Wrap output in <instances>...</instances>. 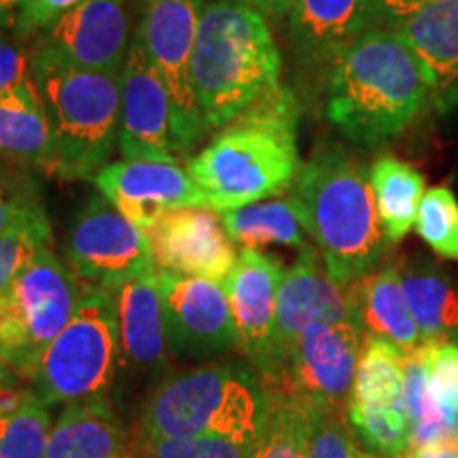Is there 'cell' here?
Masks as SVG:
<instances>
[{
    "mask_svg": "<svg viewBox=\"0 0 458 458\" xmlns=\"http://www.w3.org/2000/svg\"><path fill=\"white\" fill-rule=\"evenodd\" d=\"M312 408L284 394L267 393V414L253 458H308Z\"/></svg>",
    "mask_w": 458,
    "mask_h": 458,
    "instance_id": "cell-30",
    "label": "cell"
},
{
    "mask_svg": "<svg viewBox=\"0 0 458 458\" xmlns=\"http://www.w3.org/2000/svg\"><path fill=\"white\" fill-rule=\"evenodd\" d=\"M284 270L278 259L259 250H242L223 283L238 351L261 377L274 374L276 301Z\"/></svg>",
    "mask_w": 458,
    "mask_h": 458,
    "instance_id": "cell-16",
    "label": "cell"
},
{
    "mask_svg": "<svg viewBox=\"0 0 458 458\" xmlns=\"http://www.w3.org/2000/svg\"><path fill=\"white\" fill-rule=\"evenodd\" d=\"M81 3L83 0H26L17 15L13 30L20 37L41 34Z\"/></svg>",
    "mask_w": 458,
    "mask_h": 458,
    "instance_id": "cell-38",
    "label": "cell"
},
{
    "mask_svg": "<svg viewBox=\"0 0 458 458\" xmlns=\"http://www.w3.org/2000/svg\"><path fill=\"white\" fill-rule=\"evenodd\" d=\"M233 3L244 4V7L253 9L255 13L266 17V20H283L289 15L293 0H233Z\"/></svg>",
    "mask_w": 458,
    "mask_h": 458,
    "instance_id": "cell-41",
    "label": "cell"
},
{
    "mask_svg": "<svg viewBox=\"0 0 458 458\" xmlns=\"http://www.w3.org/2000/svg\"><path fill=\"white\" fill-rule=\"evenodd\" d=\"M300 106L284 85L219 130L187 172L215 213L280 196L300 174Z\"/></svg>",
    "mask_w": 458,
    "mask_h": 458,
    "instance_id": "cell-1",
    "label": "cell"
},
{
    "mask_svg": "<svg viewBox=\"0 0 458 458\" xmlns=\"http://www.w3.org/2000/svg\"><path fill=\"white\" fill-rule=\"evenodd\" d=\"M66 263L83 283L108 291L156 272L145 232L105 196H94L74 215L66 236Z\"/></svg>",
    "mask_w": 458,
    "mask_h": 458,
    "instance_id": "cell-11",
    "label": "cell"
},
{
    "mask_svg": "<svg viewBox=\"0 0 458 458\" xmlns=\"http://www.w3.org/2000/svg\"><path fill=\"white\" fill-rule=\"evenodd\" d=\"M393 30L414 51L437 105H456L458 0H431Z\"/></svg>",
    "mask_w": 458,
    "mask_h": 458,
    "instance_id": "cell-21",
    "label": "cell"
},
{
    "mask_svg": "<svg viewBox=\"0 0 458 458\" xmlns=\"http://www.w3.org/2000/svg\"><path fill=\"white\" fill-rule=\"evenodd\" d=\"M431 88L410 45L374 28L337 57L327 74L325 113L352 145L376 148L420 114Z\"/></svg>",
    "mask_w": 458,
    "mask_h": 458,
    "instance_id": "cell-2",
    "label": "cell"
},
{
    "mask_svg": "<svg viewBox=\"0 0 458 458\" xmlns=\"http://www.w3.org/2000/svg\"><path fill=\"white\" fill-rule=\"evenodd\" d=\"M41 246H51L47 240L34 236V233H9L0 236V306L7 300L15 278L24 270V266L32 259Z\"/></svg>",
    "mask_w": 458,
    "mask_h": 458,
    "instance_id": "cell-37",
    "label": "cell"
},
{
    "mask_svg": "<svg viewBox=\"0 0 458 458\" xmlns=\"http://www.w3.org/2000/svg\"><path fill=\"white\" fill-rule=\"evenodd\" d=\"M286 20L297 60L327 71L357 38L377 28L371 0H293Z\"/></svg>",
    "mask_w": 458,
    "mask_h": 458,
    "instance_id": "cell-20",
    "label": "cell"
},
{
    "mask_svg": "<svg viewBox=\"0 0 458 458\" xmlns=\"http://www.w3.org/2000/svg\"><path fill=\"white\" fill-rule=\"evenodd\" d=\"M363 348L354 323L312 325L291 348L283 368L261 380L266 393L284 394L312 410H346Z\"/></svg>",
    "mask_w": 458,
    "mask_h": 458,
    "instance_id": "cell-10",
    "label": "cell"
},
{
    "mask_svg": "<svg viewBox=\"0 0 458 458\" xmlns=\"http://www.w3.org/2000/svg\"><path fill=\"white\" fill-rule=\"evenodd\" d=\"M223 227L233 244L244 246V250H257L261 246L283 244L303 249L306 229L301 225L300 210L293 198L270 199L240 206V208L221 213Z\"/></svg>",
    "mask_w": 458,
    "mask_h": 458,
    "instance_id": "cell-26",
    "label": "cell"
},
{
    "mask_svg": "<svg viewBox=\"0 0 458 458\" xmlns=\"http://www.w3.org/2000/svg\"><path fill=\"white\" fill-rule=\"evenodd\" d=\"M428 3L431 0H371V7H374L377 26H388L393 30Z\"/></svg>",
    "mask_w": 458,
    "mask_h": 458,
    "instance_id": "cell-40",
    "label": "cell"
},
{
    "mask_svg": "<svg viewBox=\"0 0 458 458\" xmlns=\"http://www.w3.org/2000/svg\"><path fill=\"white\" fill-rule=\"evenodd\" d=\"M119 320V371L114 397L134 403L151 394L168 377L170 348L156 272L113 291Z\"/></svg>",
    "mask_w": 458,
    "mask_h": 458,
    "instance_id": "cell-12",
    "label": "cell"
},
{
    "mask_svg": "<svg viewBox=\"0 0 458 458\" xmlns=\"http://www.w3.org/2000/svg\"><path fill=\"white\" fill-rule=\"evenodd\" d=\"M170 357L181 363H213L238 351L232 310L221 283L157 272Z\"/></svg>",
    "mask_w": 458,
    "mask_h": 458,
    "instance_id": "cell-13",
    "label": "cell"
},
{
    "mask_svg": "<svg viewBox=\"0 0 458 458\" xmlns=\"http://www.w3.org/2000/svg\"><path fill=\"white\" fill-rule=\"evenodd\" d=\"M94 185L142 232L165 210L206 206L202 191L176 162L122 159L102 168Z\"/></svg>",
    "mask_w": 458,
    "mask_h": 458,
    "instance_id": "cell-19",
    "label": "cell"
},
{
    "mask_svg": "<svg viewBox=\"0 0 458 458\" xmlns=\"http://www.w3.org/2000/svg\"><path fill=\"white\" fill-rule=\"evenodd\" d=\"M0 157L55 174L54 128L32 79L0 98Z\"/></svg>",
    "mask_w": 458,
    "mask_h": 458,
    "instance_id": "cell-23",
    "label": "cell"
},
{
    "mask_svg": "<svg viewBox=\"0 0 458 458\" xmlns=\"http://www.w3.org/2000/svg\"><path fill=\"white\" fill-rule=\"evenodd\" d=\"M128 0H83L38 34V49L89 71L122 72L130 51Z\"/></svg>",
    "mask_w": 458,
    "mask_h": 458,
    "instance_id": "cell-18",
    "label": "cell"
},
{
    "mask_svg": "<svg viewBox=\"0 0 458 458\" xmlns=\"http://www.w3.org/2000/svg\"><path fill=\"white\" fill-rule=\"evenodd\" d=\"M399 458H458V439H445V442L410 448Z\"/></svg>",
    "mask_w": 458,
    "mask_h": 458,
    "instance_id": "cell-42",
    "label": "cell"
},
{
    "mask_svg": "<svg viewBox=\"0 0 458 458\" xmlns=\"http://www.w3.org/2000/svg\"><path fill=\"white\" fill-rule=\"evenodd\" d=\"M359 458H382V456H376V454H371V452H363V450H360Z\"/></svg>",
    "mask_w": 458,
    "mask_h": 458,
    "instance_id": "cell-45",
    "label": "cell"
},
{
    "mask_svg": "<svg viewBox=\"0 0 458 458\" xmlns=\"http://www.w3.org/2000/svg\"><path fill=\"white\" fill-rule=\"evenodd\" d=\"M403 293L422 344H444L458 331V295L450 280L431 263L410 266L401 274Z\"/></svg>",
    "mask_w": 458,
    "mask_h": 458,
    "instance_id": "cell-27",
    "label": "cell"
},
{
    "mask_svg": "<svg viewBox=\"0 0 458 458\" xmlns=\"http://www.w3.org/2000/svg\"><path fill=\"white\" fill-rule=\"evenodd\" d=\"M261 433L249 437L206 435V437L172 439V442H131V452L134 458H253Z\"/></svg>",
    "mask_w": 458,
    "mask_h": 458,
    "instance_id": "cell-33",
    "label": "cell"
},
{
    "mask_svg": "<svg viewBox=\"0 0 458 458\" xmlns=\"http://www.w3.org/2000/svg\"><path fill=\"white\" fill-rule=\"evenodd\" d=\"M45 458H134L111 401L66 408L51 427Z\"/></svg>",
    "mask_w": 458,
    "mask_h": 458,
    "instance_id": "cell-24",
    "label": "cell"
},
{
    "mask_svg": "<svg viewBox=\"0 0 458 458\" xmlns=\"http://www.w3.org/2000/svg\"><path fill=\"white\" fill-rule=\"evenodd\" d=\"M291 198L337 284H352L385 259L391 240L377 216L369 172L351 153L317 148L300 168Z\"/></svg>",
    "mask_w": 458,
    "mask_h": 458,
    "instance_id": "cell-3",
    "label": "cell"
},
{
    "mask_svg": "<svg viewBox=\"0 0 458 458\" xmlns=\"http://www.w3.org/2000/svg\"><path fill=\"white\" fill-rule=\"evenodd\" d=\"M267 393L240 360H213L172 371L136 414L131 442H172L206 435L249 437L263 431Z\"/></svg>",
    "mask_w": 458,
    "mask_h": 458,
    "instance_id": "cell-5",
    "label": "cell"
},
{
    "mask_svg": "<svg viewBox=\"0 0 458 458\" xmlns=\"http://www.w3.org/2000/svg\"><path fill=\"white\" fill-rule=\"evenodd\" d=\"M34 233L51 242V225L41 204L34 198L21 196L0 181V236L9 233Z\"/></svg>",
    "mask_w": 458,
    "mask_h": 458,
    "instance_id": "cell-36",
    "label": "cell"
},
{
    "mask_svg": "<svg viewBox=\"0 0 458 458\" xmlns=\"http://www.w3.org/2000/svg\"><path fill=\"white\" fill-rule=\"evenodd\" d=\"M24 3L26 0H0V30L15 26V20Z\"/></svg>",
    "mask_w": 458,
    "mask_h": 458,
    "instance_id": "cell-43",
    "label": "cell"
},
{
    "mask_svg": "<svg viewBox=\"0 0 458 458\" xmlns=\"http://www.w3.org/2000/svg\"><path fill=\"white\" fill-rule=\"evenodd\" d=\"M30 68L54 128L55 176L94 181L119 139L122 72L72 66L38 47L32 49Z\"/></svg>",
    "mask_w": 458,
    "mask_h": 458,
    "instance_id": "cell-6",
    "label": "cell"
},
{
    "mask_svg": "<svg viewBox=\"0 0 458 458\" xmlns=\"http://www.w3.org/2000/svg\"><path fill=\"white\" fill-rule=\"evenodd\" d=\"M348 422L371 454L399 458L410 450L411 425L405 408L388 410H346Z\"/></svg>",
    "mask_w": 458,
    "mask_h": 458,
    "instance_id": "cell-31",
    "label": "cell"
},
{
    "mask_svg": "<svg viewBox=\"0 0 458 458\" xmlns=\"http://www.w3.org/2000/svg\"><path fill=\"white\" fill-rule=\"evenodd\" d=\"M119 371V320L113 291L88 286L66 329L49 344L32 377L47 408L111 401Z\"/></svg>",
    "mask_w": 458,
    "mask_h": 458,
    "instance_id": "cell-7",
    "label": "cell"
},
{
    "mask_svg": "<svg viewBox=\"0 0 458 458\" xmlns=\"http://www.w3.org/2000/svg\"><path fill=\"white\" fill-rule=\"evenodd\" d=\"M30 55L32 51L0 37V98L32 79Z\"/></svg>",
    "mask_w": 458,
    "mask_h": 458,
    "instance_id": "cell-39",
    "label": "cell"
},
{
    "mask_svg": "<svg viewBox=\"0 0 458 458\" xmlns=\"http://www.w3.org/2000/svg\"><path fill=\"white\" fill-rule=\"evenodd\" d=\"M117 145L123 159L179 164V157L189 153L176 125L168 89L134 41L130 43L122 71Z\"/></svg>",
    "mask_w": 458,
    "mask_h": 458,
    "instance_id": "cell-14",
    "label": "cell"
},
{
    "mask_svg": "<svg viewBox=\"0 0 458 458\" xmlns=\"http://www.w3.org/2000/svg\"><path fill=\"white\" fill-rule=\"evenodd\" d=\"M401 365H403V352L397 346L385 340L363 337L357 377H354L348 408H405L403 369H401Z\"/></svg>",
    "mask_w": 458,
    "mask_h": 458,
    "instance_id": "cell-29",
    "label": "cell"
},
{
    "mask_svg": "<svg viewBox=\"0 0 458 458\" xmlns=\"http://www.w3.org/2000/svg\"><path fill=\"white\" fill-rule=\"evenodd\" d=\"M416 232L433 253L458 261V199L450 187H433L422 198Z\"/></svg>",
    "mask_w": 458,
    "mask_h": 458,
    "instance_id": "cell-32",
    "label": "cell"
},
{
    "mask_svg": "<svg viewBox=\"0 0 458 458\" xmlns=\"http://www.w3.org/2000/svg\"><path fill=\"white\" fill-rule=\"evenodd\" d=\"M352 323L363 337L385 340L401 352L414 351L422 344L420 331L411 317L403 293L399 266H385L348 284Z\"/></svg>",
    "mask_w": 458,
    "mask_h": 458,
    "instance_id": "cell-22",
    "label": "cell"
},
{
    "mask_svg": "<svg viewBox=\"0 0 458 458\" xmlns=\"http://www.w3.org/2000/svg\"><path fill=\"white\" fill-rule=\"evenodd\" d=\"M280 51L267 20L233 0H210L191 55V91L206 128L221 130L280 85Z\"/></svg>",
    "mask_w": 458,
    "mask_h": 458,
    "instance_id": "cell-4",
    "label": "cell"
},
{
    "mask_svg": "<svg viewBox=\"0 0 458 458\" xmlns=\"http://www.w3.org/2000/svg\"><path fill=\"white\" fill-rule=\"evenodd\" d=\"M352 323L348 286L337 284L310 244L303 246L291 270L284 272L276 301L274 331V377L289 357L291 348L312 325ZM261 377V380H270Z\"/></svg>",
    "mask_w": 458,
    "mask_h": 458,
    "instance_id": "cell-17",
    "label": "cell"
},
{
    "mask_svg": "<svg viewBox=\"0 0 458 458\" xmlns=\"http://www.w3.org/2000/svg\"><path fill=\"white\" fill-rule=\"evenodd\" d=\"M346 410H312L308 458H359L360 450Z\"/></svg>",
    "mask_w": 458,
    "mask_h": 458,
    "instance_id": "cell-34",
    "label": "cell"
},
{
    "mask_svg": "<svg viewBox=\"0 0 458 458\" xmlns=\"http://www.w3.org/2000/svg\"><path fill=\"white\" fill-rule=\"evenodd\" d=\"M88 286L51 246H41L0 306V363L32 380L43 352L71 323Z\"/></svg>",
    "mask_w": 458,
    "mask_h": 458,
    "instance_id": "cell-8",
    "label": "cell"
},
{
    "mask_svg": "<svg viewBox=\"0 0 458 458\" xmlns=\"http://www.w3.org/2000/svg\"><path fill=\"white\" fill-rule=\"evenodd\" d=\"M428 393L445 420L458 431V346L431 344L428 348Z\"/></svg>",
    "mask_w": 458,
    "mask_h": 458,
    "instance_id": "cell-35",
    "label": "cell"
},
{
    "mask_svg": "<svg viewBox=\"0 0 458 458\" xmlns=\"http://www.w3.org/2000/svg\"><path fill=\"white\" fill-rule=\"evenodd\" d=\"M369 182L386 238L391 244L399 242L416 225L418 208L425 198V176L414 165L382 156L371 164Z\"/></svg>",
    "mask_w": 458,
    "mask_h": 458,
    "instance_id": "cell-25",
    "label": "cell"
},
{
    "mask_svg": "<svg viewBox=\"0 0 458 458\" xmlns=\"http://www.w3.org/2000/svg\"><path fill=\"white\" fill-rule=\"evenodd\" d=\"M206 4L208 0H140L131 37L168 89L189 151L208 130L191 91V55Z\"/></svg>",
    "mask_w": 458,
    "mask_h": 458,
    "instance_id": "cell-9",
    "label": "cell"
},
{
    "mask_svg": "<svg viewBox=\"0 0 458 458\" xmlns=\"http://www.w3.org/2000/svg\"><path fill=\"white\" fill-rule=\"evenodd\" d=\"M157 272L225 283L236 249L219 215L208 206L165 210L145 229Z\"/></svg>",
    "mask_w": 458,
    "mask_h": 458,
    "instance_id": "cell-15",
    "label": "cell"
},
{
    "mask_svg": "<svg viewBox=\"0 0 458 458\" xmlns=\"http://www.w3.org/2000/svg\"><path fill=\"white\" fill-rule=\"evenodd\" d=\"M51 427L49 408L32 388L0 386V458H45Z\"/></svg>",
    "mask_w": 458,
    "mask_h": 458,
    "instance_id": "cell-28",
    "label": "cell"
},
{
    "mask_svg": "<svg viewBox=\"0 0 458 458\" xmlns=\"http://www.w3.org/2000/svg\"><path fill=\"white\" fill-rule=\"evenodd\" d=\"M9 385H15V374L7 368V365L0 363V386H9Z\"/></svg>",
    "mask_w": 458,
    "mask_h": 458,
    "instance_id": "cell-44",
    "label": "cell"
}]
</instances>
